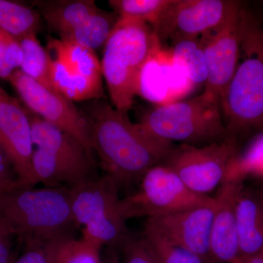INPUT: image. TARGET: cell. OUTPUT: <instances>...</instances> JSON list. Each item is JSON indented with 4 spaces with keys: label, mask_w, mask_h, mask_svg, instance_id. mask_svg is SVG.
<instances>
[{
    "label": "cell",
    "mask_w": 263,
    "mask_h": 263,
    "mask_svg": "<svg viewBox=\"0 0 263 263\" xmlns=\"http://www.w3.org/2000/svg\"><path fill=\"white\" fill-rule=\"evenodd\" d=\"M84 114L92 149L119 187L141 180L148 170L163 163L174 148L173 143L151 136L139 123L131 122L127 112L107 102L96 100Z\"/></svg>",
    "instance_id": "cell-1"
},
{
    "label": "cell",
    "mask_w": 263,
    "mask_h": 263,
    "mask_svg": "<svg viewBox=\"0 0 263 263\" xmlns=\"http://www.w3.org/2000/svg\"><path fill=\"white\" fill-rule=\"evenodd\" d=\"M220 106L228 138L263 126V26L246 9L239 60Z\"/></svg>",
    "instance_id": "cell-2"
},
{
    "label": "cell",
    "mask_w": 263,
    "mask_h": 263,
    "mask_svg": "<svg viewBox=\"0 0 263 263\" xmlns=\"http://www.w3.org/2000/svg\"><path fill=\"white\" fill-rule=\"evenodd\" d=\"M161 48L148 24L118 19L104 46L102 72L113 106L127 112L138 95V79L147 61Z\"/></svg>",
    "instance_id": "cell-3"
},
{
    "label": "cell",
    "mask_w": 263,
    "mask_h": 263,
    "mask_svg": "<svg viewBox=\"0 0 263 263\" xmlns=\"http://www.w3.org/2000/svg\"><path fill=\"white\" fill-rule=\"evenodd\" d=\"M0 218L24 243L70 233L76 227L68 186H17L0 197Z\"/></svg>",
    "instance_id": "cell-4"
},
{
    "label": "cell",
    "mask_w": 263,
    "mask_h": 263,
    "mask_svg": "<svg viewBox=\"0 0 263 263\" xmlns=\"http://www.w3.org/2000/svg\"><path fill=\"white\" fill-rule=\"evenodd\" d=\"M219 100L204 91L195 98L157 105L140 124L158 139L182 144H210L228 138Z\"/></svg>",
    "instance_id": "cell-5"
},
{
    "label": "cell",
    "mask_w": 263,
    "mask_h": 263,
    "mask_svg": "<svg viewBox=\"0 0 263 263\" xmlns=\"http://www.w3.org/2000/svg\"><path fill=\"white\" fill-rule=\"evenodd\" d=\"M119 188L107 175L70 187L76 226L82 228L83 237L101 247H120L129 236Z\"/></svg>",
    "instance_id": "cell-6"
},
{
    "label": "cell",
    "mask_w": 263,
    "mask_h": 263,
    "mask_svg": "<svg viewBox=\"0 0 263 263\" xmlns=\"http://www.w3.org/2000/svg\"><path fill=\"white\" fill-rule=\"evenodd\" d=\"M139 190L121 199V212L126 220L147 219L215 203V197L198 195L164 164L154 166L141 178Z\"/></svg>",
    "instance_id": "cell-7"
},
{
    "label": "cell",
    "mask_w": 263,
    "mask_h": 263,
    "mask_svg": "<svg viewBox=\"0 0 263 263\" xmlns=\"http://www.w3.org/2000/svg\"><path fill=\"white\" fill-rule=\"evenodd\" d=\"M236 152L235 140L228 137L205 146L174 147L162 164L172 169L194 193L209 195L229 176Z\"/></svg>",
    "instance_id": "cell-8"
},
{
    "label": "cell",
    "mask_w": 263,
    "mask_h": 263,
    "mask_svg": "<svg viewBox=\"0 0 263 263\" xmlns=\"http://www.w3.org/2000/svg\"><path fill=\"white\" fill-rule=\"evenodd\" d=\"M241 5L233 0H171L152 27L160 43L199 38L224 24Z\"/></svg>",
    "instance_id": "cell-9"
},
{
    "label": "cell",
    "mask_w": 263,
    "mask_h": 263,
    "mask_svg": "<svg viewBox=\"0 0 263 263\" xmlns=\"http://www.w3.org/2000/svg\"><path fill=\"white\" fill-rule=\"evenodd\" d=\"M8 81L29 111L70 133L92 153L89 122L72 101L39 84L20 70H15Z\"/></svg>",
    "instance_id": "cell-10"
},
{
    "label": "cell",
    "mask_w": 263,
    "mask_h": 263,
    "mask_svg": "<svg viewBox=\"0 0 263 263\" xmlns=\"http://www.w3.org/2000/svg\"><path fill=\"white\" fill-rule=\"evenodd\" d=\"M240 5L224 24L199 37L205 55L207 80L205 91L220 100L234 75L239 60L242 20Z\"/></svg>",
    "instance_id": "cell-11"
},
{
    "label": "cell",
    "mask_w": 263,
    "mask_h": 263,
    "mask_svg": "<svg viewBox=\"0 0 263 263\" xmlns=\"http://www.w3.org/2000/svg\"><path fill=\"white\" fill-rule=\"evenodd\" d=\"M216 205V201L213 205L148 218L145 226L198 256L205 263H213L210 239Z\"/></svg>",
    "instance_id": "cell-12"
},
{
    "label": "cell",
    "mask_w": 263,
    "mask_h": 263,
    "mask_svg": "<svg viewBox=\"0 0 263 263\" xmlns=\"http://www.w3.org/2000/svg\"><path fill=\"white\" fill-rule=\"evenodd\" d=\"M28 111L3 89L0 91V148L14 169L19 183L33 186L34 148Z\"/></svg>",
    "instance_id": "cell-13"
},
{
    "label": "cell",
    "mask_w": 263,
    "mask_h": 263,
    "mask_svg": "<svg viewBox=\"0 0 263 263\" xmlns=\"http://www.w3.org/2000/svg\"><path fill=\"white\" fill-rule=\"evenodd\" d=\"M243 179L229 174L216 194L210 239L213 263H235L239 258L236 202Z\"/></svg>",
    "instance_id": "cell-14"
},
{
    "label": "cell",
    "mask_w": 263,
    "mask_h": 263,
    "mask_svg": "<svg viewBox=\"0 0 263 263\" xmlns=\"http://www.w3.org/2000/svg\"><path fill=\"white\" fill-rule=\"evenodd\" d=\"M193 87L185 72L174 63L171 53L160 48L143 67L138 79V95L160 105Z\"/></svg>",
    "instance_id": "cell-15"
},
{
    "label": "cell",
    "mask_w": 263,
    "mask_h": 263,
    "mask_svg": "<svg viewBox=\"0 0 263 263\" xmlns=\"http://www.w3.org/2000/svg\"><path fill=\"white\" fill-rule=\"evenodd\" d=\"M236 217L239 258L262 252V195L243 186L237 198Z\"/></svg>",
    "instance_id": "cell-16"
},
{
    "label": "cell",
    "mask_w": 263,
    "mask_h": 263,
    "mask_svg": "<svg viewBox=\"0 0 263 263\" xmlns=\"http://www.w3.org/2000/svg\"><path fill=\"white\" fill-rule=\"evenodd\" d=\"M28 111L35 148L84 164H95L92 153L75 137Z\"/></svg>",
    "instance_id": "cell-17"
},
{
    "label": "cell",
    "mask_w": 263,
    "mask_h": 263,
    "mask_svg": "<svg viewBox=\"0 0 263 263\" xmlns=\"http://www.w3.org/2000/svg\"><path fill=\"white\" fill-rule=\"evenodd\" d=\"M37 11L60 38L99 9L92 0H49L35 2Z\"/></svg>",
    "instance_id": "cell-18"
},
{
    "label": "cell",
    "mask_w": 263,
    "mask_h": 263,
    "mask_svg": "<svg viewBox=\"0 0 263 263\" xmlns=\"http://www.w3.org/2000/svg\"><path fill=\"white\" fill-rule=\"evenodd\" d=\"M50 79L53 91L72 102L97 100L103 95V81L91 80L79 75L52 57Z\"/></svg>",
    "instance_id": "cell-19"
},
{
    "label": "cell",
    "mask_w": 263,
    "mask_h": 263,
    "mask_svg": "<svg viewBox=\"0 0 263 263\" xmlns=\"http://www.w3.org/2000/svg\"><path fill=\"white\" fill-rule=\"evenodd\" d=\"M118 19L119 16L115 13L98 9L85 19L72 32L60 40L95 51V50L106 44Z\"/></svg>",
    "instance_id": "cell-20"
},
{
    "label": "cell",
    "mask_w": 263,
    "mask_h": 263,
    "mask_svg": "<svg viewBox=\"0 0 263 263\" xmlns=\"http://www.w3.org/2000/svg\"><path fill=\"white\" fill-rule=\"evenodd\" d=\"M48 46L55 53V59L65 64L71 70L91 80L102 81L101 62L93 50L74 43L53 39Z\"/></svg>",
    "instance_id": "cell-21"
},
{
    "label": "cell",
    "mask_w": 263,
    "mask_h": 263,
    "mask_svg": "<svg viewBox=\"0 0 263 263\" xmlns=\"http://www.w3.org/2000/svg\"><path fill=\"white\" fill-rule=\"evenodd\" d=\"M170 53L173 61L185 72L193 86L205 85L206 61L199 38H186L173 43Z\"/></svg>",
    "instance_id": "cell-22"
},
{
    "label": "cell",
    "mask_w": 263,
    "mask_h": 263,
    "mask_svg": "<svg viewBox=\"0 0 263 263\" xmlns=\"http://www.w3.org/2000/svg\"><path fill=\"white\" fill-rule=\"evenodd\" d=\"M41 23L37 10L14 2L0 0V29L17 40L36 34Z\"/></svg>",
    "instance_id": "cell-23"
},
{
    "label": "cell",
    "mask_w": 263,
    "mask_h": 263,
    "mask_svg": "<svg viewBox=\"0 0 263 263\" xmlns=\"http://www.w3.org/2000/svg\"><path fill=\"white\" fill-rule=\"evenodd\" d=\"M18 41L23 51V61L19 70L39 84L53 90L50 79V53L43 47L36 34H27Z\"/></svg>",
    "instance_id": "cell-24"
},
{
    "label": "cell",
    "mask_w": 263,
    "mask_h": 263,
    "mask_svg": "<svg viewBox=\"0 0 263 263\" xmlns=\"http://www.w3.org/2000/svg\"><path fill=\"white\" fill-rule=\"evenodd\" d=\"M141 238L156 263H205L198 256L146 226Z\"/></svg>",
    "instance_id": "cell-25"
},
{
    "label": "cell",
    "mask_w": 263,
    "mask_h": 263,
    "mask_svg": "<svg viewBox=\"0 0 263 263\" xmlns=\"http://www.w3.org/2000/svg\"><path fill=\"white\" fill-rule=\"evenodd\" d=\"M171 3V0H110L109 5L119 18L153 27Z\"/></svg>",
    "instance_id": "cell-26"
},
{
    "label": "cell",
    "mask_w": 263,
    "mask_h": 263,
    "mask_svg": "<svg viewBox=\"0 0 263 263\" xmlns=\"http://www.w3.org/2000/svg\"><path fill=\"white\" fill-rule=\"evenodd\" d=\"M72 237V232H70L26 242L25 250L15 263H58L62 247Z\"/></svg>",
    "instance_id": "cell-27"
},
{
    "label": "cell",
    "mask_w": 263,
    "mask_h": 263,
    "mask_svg": "<svg viewBox=\"0 0 263 263\" xmlns=\"http://www.w3.org/2000/svg\"><path fill=\"white\" fill-rule=\"evenodd\" d=\"M102 247L81 237L70 238L62 247L58 263H102Z\"/></svg>",
    "instance_id": "cell-28"
},
{
    "label": "cell",
    "mask_w": 263,
    "mask_h": 263,
    "mask_svg": "<svg viewBox=\"0 0 263 263\" xmlns=\"http://www.w3.org/2000/svg\"><path fill=\"white\" fill-rule=\"evenodd\" d=\"M23 61V51L16 38L0 29V79L9 80Z\"/></svg>",
    "instance_id": "cell-29"
},
{
    "label": "cell",
    "mask_w": 263,
    "mask_h": 263,
    "mask_svg": "<svg viewBox=\"0 0 263 263\" xmlns=\"http://www.w3.org/2000/svg\"><path fill=\"white\" fill-rule=\"evenodd\" d=\"M253 172L263 174V135L254 141L243 157H236L230 174L243 178Z\"/></svg>",
    "instance_id": "cell-30"
},
{
    "label": "cell",
    "mask_w": 263,
    "mask_h": 263,
    "mask_svg": "<svg viewBox=\"0 0 263 263\" xmlns=\"http://www.w3.org/2000/svg\"><path fill=\"white\" fill-rule=\"evenodd\" d=\"M120 247L124 254L123 263H156L141 238L129 236Z\"/></svg>",
    "instance_id": "cell-31"
},
{
    "label": "cell",
    "mask_w": 263,
    "mask_h": 263,
    "mask_svg": "<svg viewBox=\"0 0 263 263\" xmlns=\"http://www.w3.org/2000/svg\"><path fill=\"white\" fill-rule=\"evenodd\" d=\"M16 238L9 224L0 218V263H9L12 240Z\"/></svg>",
    "instance_id": "cell-32"
},
{
    "label": "cell",
    "mask_w": 263,
    "mask_h": 263,
    "mask_svg": "<svg viewBox=\"0 0 263 263\" xmlns=\"http://www.w3.org/2000/svg\"><path fill=\"white\" fill-rule=\"evenodd\" d=\"M0 183H6V184H15L19 183L13 166L1 148H0Z\"/></svg>",
    "instance_id": "cell-33"
},
{
    "label": "cell",
    "mask_w": 263,
    "mask_h": 263,
    "mask_svg": "<svg viewBox=\"0 0 263 263\" xmlns=\"http://www.w3.org/2000/svg\"><path fill=\"white\" fill-rule=\"evenodd\" d=\"M235 263H263V251L250 257L239 258Z\"/></svg>",
    "instance_id": "cell-34"
},
{
    "label": "cell",
    "mask_w": 263,
    "mask_h": 263,
    "mask_svg": "<svg viewBox=\"0 0 263 263\" xmlns=\"http://www.w3.org/2000/svg\"><path fill=\"white\" fill-rule=\"evenodd\" d=\"M18 186H22V185L19 183H15V184H6V183H0V197L3 196L7 192L10 191V190H13V189Z\"/></svg>",
    "instance_id": "cell-35"
},
{
    "label": "cell",
    "mask_w": 263,
    "mask_h": 263,
    "mask_svg": "<svg viewBox=\"0 0 263 263\" xmlns=\"http://www.w3.org/2000/svg\"><path fill=\"white\" fill-rule=\"evenodd\" d=\"M102 263H122L120 262L117 256L113 252H108L105 259H102Z\"/></svg>",
    "instance_id": "cell-36"
},
{
    "label": "cell",
    "mask_w": 263,
    "mask_h": 263,
    "mask_svg": "<svg viewBox=\"0 0 263 263\" xmlns=\"http://www.w3.org/2000/svg\"><path fill=\"white\" fill-rule=\"evenodd\" d=\"M1 89H2V88H1V87H0V91H1Z\"/></svg>",
    "instance_id": "cell-37"
}]
</instances>
